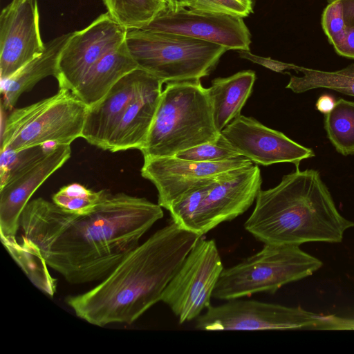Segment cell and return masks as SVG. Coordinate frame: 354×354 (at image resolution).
Returning <instances> with one entry per match:
<instances>
[{
    "label": "cell",
    "instance_id": "obj_1",
    "mask_svg": "<svg viewBox=\"0 0 354 354\" xmlns=\"http://www.w3.org/2000/svg\"><path fill=\"white\" fill-rule=\"evenodd\" d=\"M164 216L145 198L106 192L86 214L66 212L43 198L30 201L20 216L24 236L48 266L68 283L101 281Z\"/></svg>",
    "mask_w": 354,
    "mask_h": 354
},
{
    "label": "cell",
    "instance_id": "obj_2",
    "mask_svg": "<svg viewBox=\"0 0 354 354\" xmlns=\"http://www.w3.org/2000/svg\"><path fill=\"white\" fill-rule=\"evenodd\" d=\"M203 236L173 221L133 250L104 279L66 302L89 324H131L161 301L164 290Z\"/></svg>",
    "mask_w": 354,
    "mask_h": 354
},
{
    "label": "cell",
    "instance_id": "obj_3",
    "mask_svg": "<svg viewBox=\"0 0 354 354\" xmlns=\"http://www.w3.org/2000/svg\"><path fill=\"white\" fill-rule=\"evenodd\" d=\"M255 201L244 227L264 244L340 243L345 231L354 226L339 212L315 169H296L277 186L260 189Z\"/></svg>",
    "mask_w": 354,
    "mask_h": 354
},
{
    "label": "cell",
    "instance_id": "obj_4",
    "mask_svg": "<svg viewBox=\"0 0 354 354\" xmlns=\"http://www.w3.org/2000/svg\"><path fill=\"white\" fill-rule=\"evenodd\" d=\"M215 127L208 90L201 80L167 82L162 90L146 142L144 159L175 156L215 140Z\"/></svg>",
    "mask_w": 354,
    "mask_h": 354
},
{
    "label": "cell",
    "instance_id": "obj_5",
    "mask_svg": "<svg viewBox=\"0 0 354 354\" xmlns=\"http://www.w3.org/2000/svg\"><path fill=\"white\" fill-rule=\"evenodd\" d=\"M88 106L73 91L10 111L1 128L0 151H19L47 143L71 145L82 138Z\"/></svg>",
    "mask_w": 354,
    "mask_h": 354
},
{
    "label": "cell",
    "instance_id": "obj_6",
    "mask_svg": "<svg viewBox=\"0 0 354 354\" xmlns=\"http://www.w3.org/2000/svg\"><path fill=\"white\" fill-rule=\"evenodd\" d=\"M125 41L138 68L164 83L209 75L228 50L196 38L142 28L127 30Z\"/></svg>",
    "mask_w": 354,
    "mask_h": 354
},
{
    "label": "cell",
    "instance_id": "obj_7",
    "mask_svg": "<svg viewBox=\"0 0 354 354\" xmlns=\"http://www.w3.org/2000/svg\"><path fill=\"white\" fill-rule=\"evenodd\" d=\"M322 266L299 245L264 244L257 253L224 268L212 297L230 300L266 292L312 275Z\"/></svg>",
    "mask_w": 354,
    "mask_h": 354
},
{
    "label": "cell",
    "instance_id": "obj_8",
    "mask_svg": "<svg viewBox=\"0 0 354 354\" xmlns=\"http://www.w3.org/2000/svg\"><path fill=\"white\" fill-rule=\"evenodd\" d=\"M223 269L215 241L201 237L166 287L161 301L170 308L180 324L196 319L211 306Z\"/></svg>",
    "mask_w": 354,
    "mask_h": 354
},
{
    "label": "cell",
    "instance_id": "obj_9",
    "mask_svg": "<svg viewBox=\"0 0 354 354\" xmlns=\"http://www.w3.org/2000/svg\"><path fill=\"white\" fill-rule=\"evenodd\" d=\"M203 330H286L321 326L330 320L301 307L241 298L210 306L196 319Z\"/></svg>",
    "mask_w": 354,
    "mask_h": 354
},
{
    "label": "cell",
    "instance_id": "obj_10",
    "mask_svg": "<svg viewBox=\"0 0 354 354\" xmlns=\"http://www.w3.org/2000/svg\"><path fill=\"white\" fill-rule=\"evenodd\" d=\"M127 32L106 12L86 28L71 32L57 62L55 77L59 88L73 91L95 63L125 41Z\"/></svg>",
    "mask_w": 354,
    "mask_h": 354
},
{
    "label": "cell",
    "instance_id": "obj_11",
    "mask_svg": "<svg viewBox=\"0 0 354 354\" xmlns=\"http://www.w3.org/2000/svg\"><path fill=\"white\" fill-rule=\"evenodd\" d=\"M142 29L193 37L238 51L250 50L251 44L242 17L188 8L176 11L166 8Z\"/></svg>",
    "mask_w": 354,
    "mask_h": 354
},
{
    "label": "cell",
    "instance_id": "obj_12",
    "mask_svg": "<svg viewBox=\"0 0 354 354\" xmlns=\"http://www.w3.org/2000/svg\"><path fill=\"white\" fill-rule=\"evenodd\" d=\"M261 183L258 165L219 174L196 213L192 231L203 236L243 214L256 200Z\"/></svg>",
    "mask_w": 354,
    "mask_h": 354
},
{
    "label": "cell",
    "instance_id": "obj_13",
    "mask_svg": "<svg viewBox=\"0 0 354 354\" xmlns=\"http://www.w3.org/2000/svg\"><path fill=\"white\" fill-rule=\"evenodd\" d=\"M45 48L37 0H12L0 15V77H10Z\"/></svg>",
    "mask_w": 354,
    "mask_h": 354
},
{
    "label": "cell",
    "instance_id": "obj_14",
    "mask_svg": "<svg viewBox=\"0 0 354 354\" xmlns=\"http://www.w3.org/2000/svg\"><path fill=\"white\" fill-rule=\"evenodd\" d=\"M233 148L256 165L290 162L299 169L304 159L315 156L313 149L272 129L252 117L239 115L221 132Z\"/></svg>",
    "mask_w": 354,
    "mask_h": 354
},
{
    "label": "cell",
    "instance_id": "obj_15",
    "mask_svg": "<svg viewBox=\"0 0 354 354\" xmlns=\"http://www.w3.org/2000/svg\"><path fill=\"white\" fill-rule=\"evenodd\" d=\"M252 164L243 156L217 162L160 157L144 159L140 173L156 187L158 204L168 210L176 199L201 180Z\"/></svg>",
    "mask_w": 354,
    "mask_h": 354
},
{
    "label": "cell",
    "instance_id": "obj_16",
    "mask_svg": "<svg viewBox=\"0 0 354 354\" xmlns=\"http://www.w3.org/2000/svg\"><path fill=\"white\" fill-rule=\"evenodd\" d=\"M71 156V145H53L31 166L0 187V235L2 243L17 241L21 214L37 189Z\"/></svg>",
    "mask_w": 354,
    "mask_h": 354
},
{
    "label": "cell",
    "instance_id": "obj_17",
    "mask_svg": "<svg viewBox=\"0 0 354 354\" xmlns=\"http://www.w3.org/2000/svg\"><path fill=\"white\" fill-rule=\"evenodd\" d=\"M156 78L139 68L122 77L100 101L88 106L82 138L104 150L123 113Z\"/></svg>",
    "mask_w": 354,
    "mask_h": 354
},
{
    "label": "cell",
    "instance_id": "obj_18",
    "mask_svg": "<svg viewBox=\"0 0 354 354\" xmlns=\"http://www.w3.org/2000/svg\"><path fill=\"white\" fill-rule=\"evenodd\" d=\"M163 82L156 78L129 105L104 150H140L145 145L160 102Z\"/></svg>",
    "mask_w": 354,
    "mask_h": 354
},
{
    "label": "cell",
    "instance_id": "obj_19",
    "mask_svg": "<svg viewBox=\"0 0 354 354\" xmlns=\"http://www.w3.org/2000/svg\"><path fill=\"white\" fill-rule=\"evenodd\" d=\"M137 68L138 66L124 41L95 63L73 93L88 106H92L122 77Z\"/></svg>",
    "mask_w": 354,
    "mask_h": 354
},
{
    "label": "cell",
    "instance_id": "obj_20",
    "mask_svg": "<svg viewBox=\"0 0 354 354\" xmlns=\"http://www.w3.org/2000/svg\"><path fill=\"white\" fill-rule=\"evenodd\" d=\"M71 35V32L63 34L48 41L41 55L1 81V106L5 111L14 109L20 96L39 81L50 75L55 77L59 55Z\"/></svg>",
    "mask_w": 354,
    "mask_h": 354
},
{
    "label": "cell",
    "instance_id": "obj_21",
    "mask_svg": "<svg viewBox=\"0 0 354 354\" xmlns=\"http://www.w3.org/2000/svg\"><path fill=\"white\" fill-rule=\"evenodd\" d=\"M256 80L251 70L238 72L227 77H218L207 88L216 130H222L241 115L243 106L252 93Z\"/></svg>",
    "mask_w": 354,
    "mask_h": 354
},
{
    "label": "cell",
    "instance_id": "obj_22",
    "mask_svg": "<svg viewBox=\"0 0 354 354\" xmlns=\"http://www.w3.org/2000/svg\"><path fill=\"white\" fill-rule=\"evenodd\" d=\"M301 76L292 75L286 86L295 93L324 88L354 96V64L335 71H324L297 66Z\"/></svg>",
    "mask_w": 354,
    "mask_h": 354
},
{
    "label": "cell",
    "instance_id": "obj_23",
    "mask_svg": "<svg viewBox=\"0 0 354 354\" xmlns=\"http://www.w3.org/2000/svg\"><path fill=\"white\" fill-rule=\"evenodd\" d=\"M31 281L50 296L56 291V280L50 274L48 265L39 251L23 235L21 241L3 243Z\"/></svg>",
    "mask_w": 354,
    "mask_h": 354
},
{
    "label": "cell",
    "instance_id": "obj_24",
    "mask_svg": "<svg viewBox=\"0 0 354 354\" xmlns=\"http://www.w3.org/2000/svg\"><path fill=\"white\" fill-rule=\"evenodd\" d=\"M324 115V128L336 151L354 154V102L339 98Z\"/></svg>",
    "mask_w": 354,
    "mask_h": 354
},
{
    "label": "cell",
    "instance_id": "obj_25",
    "mask_svg": "<svg viewBox=\"0 0 354 354\" xmlns=\"http://www.w3.org/2000/svg\"><path fill=\"white\" fill-rule=\"evenodd\" d=\"M107 12L126 29L142 28L167 8L163 0H102Z\"/></svg>",
    "mask_w": 354,
    "mask_h": 354
},
{
    "label": "cell",
    "instance_id": "obj_26",
    "mask_svg": "<svg viewBox=\"0 0 354 354\" xmlns=\"http://www.w3.org/2000/svg\"><path fill=\"white\" fill-rule=\"evenodd\" d=\"M107 190L93 191L79 183L62 187L52 196L53 202L64 211L86 214L100 203Z\"/></svg>",
    "mask_w": 354,
    "mask_h": 354
},
{
    "label": "cell",
    "instance_id": "obj_27",
    "mask_svg": "<svg viewBox=\"0 0 354 354\" xmlns=\"http://www.w3.org/2000/svg\"><path fill=\"white\" fill-rule=\"evenodd\" d=\"M218 176L201 180L176 199L168 209L171 221L192 231L196 213Z\"/></svg>",
    "mask_w": 354,
    "mask_h": 354
},
{
    "label": "cell",
    "instance_id": "obj_28",
    "mask_svg": "<svg viewBox=\"0 0 354 354\" xmlns=\"http://www.w3.org/2000/svg\"><path fill=\"white\" fill-rule=\"evenodd\" d=\"M42 146L19 151H0V187L12 180L41 158L49 148Z\"/></svg>",
    "mask_w": 354,
    "mask_h": 354
},
{
    "label": "cell",
    "instance_id": "obj_29",
    "mask_svg": "<svg viewBox=\"0 0 354 354\" xmlns=\"http://www.w3.org/2000/svg\"><path fill=\"white\" fill-rule=\"evenodd\" d=\"M239 156L241 155L220 133L215 140L180 151L175 156L192 161L217 162L232 159Z\"/></svg>",
    "mask_w": 354,
    "mask_h": 354
},
{
    "label": "cell",
    "instance_id": "obj_30",
    "mask_svg": "<svg viewBox=\"0 0 354 354\" xmlns=\"http://www.w3.org/2000/svg\"><path fill=\"white\" fill-rule=\"evenodd\" d=\"M347 26L342 3L339 0L328 2L322 12V26L333 48L342 39Z\"/></svg>",
    "mask_w": 354,
    "mask_h": 354
},
{
    "label": "cell",
    "instance_id": "obj_31",
    "mask_svg": "<svg viewBox=\"0 0 354 354\" xmlns=\"http://www.w3.org/2000/svg\"><path fill=\"white\" fill-rule=\"evenodd\" d=\"M187 3L190 9L227 13L242 18L251 12L236 0H187Z\"/></svg>",
    "mask_w": 354,
    "mask_h": 354
},
{
    "label": "cell",
    "instance_id": "obj_32",
    "mask_svg": "<svg viewBox=\"0 0 354 354\" xmlns=\"http://www.w3.org/2000/svg\"><path fill=\"white\" fill-rule=\"evenodd\" d=\"M239 56L254 63L261 65L275 72L282 73L286 70H295L296 65L274 60L270 57H263L252 54L250 50H239Z\"/></svg>",
    "mask_w": 354,
    "mask_h": 354
},
{
    "label": "cell",
    "instance_id": "obj_33",
    "mask_svg": "<svg viewBox=\"0 0 354 354\" xmlns=\"http://www.w3.org/2000/svg\"><path fill=\"white\" fill-rule=\"evenodd\" d=\"M340 56L354 59V24H348L346 32L338 45L334 47Z\"/></svg>",
    "mask_w": 354,
    "mask_h": 354
},
{
    "label": "cell",
    "instance_id": "obj_34",
    "mask_svg": "<svg viewBox=\"0 0 354 354\" xmlns=\"http://www.w3.org/2000/svg\"><path fill=\"white\" fill-rule=\"evenodd\" d=\"M335 102L336 101L331 95L324 94L319 97L315 104V107L319 111L326 114L333 108Z\"/></svg>",
    "mask_w": 354,
    "mask_h": 354
},
{
    "label": "cell",
    "instance_id": "obj_35",
    "mask_svg": "<svg viewBox=\"0 0 354 354\" xmlns=\"http://www.w3.org/2000/svg\"><path fill=\"white\" fill-rule=\"evenodd\" d=\"M327 2L334 0H326ZM342 3L344 16L348 24H354V0H339Z\"/></svg>",
    "mask_w": 354,
    "mask_h": 354
},
{
    "label": "cell",
    "instance_id": "obj_36",
    "mask_svg": "<svg viewBox=\"0 0 354 354\" xmlns=\"http://www.w3.org/2000/svg\"><path fill=\"white\" fill-rule=\"evenodd\" d=\"M167 6V9L176 11L181 8H187V0H163Z\"/></svg>",
    "mask_w": 354,
    "mask_h": 354
},
{
    "label": "cell",
    "instance_id": "obj_37",
    "mask_svg": "<svg viewBox=\"0 0 354 354\" xmlns=\"http://www.w3.org/2000/svg\"><path fill=\"white\" fill-rule=\"evenodd\" d=\"M240 3H241L243 6H245L247 9H248L251 12H252V0H236Z\"/></svg>",
    "mask_w": 354,
    "mask_h": 354
}]
</instances>
